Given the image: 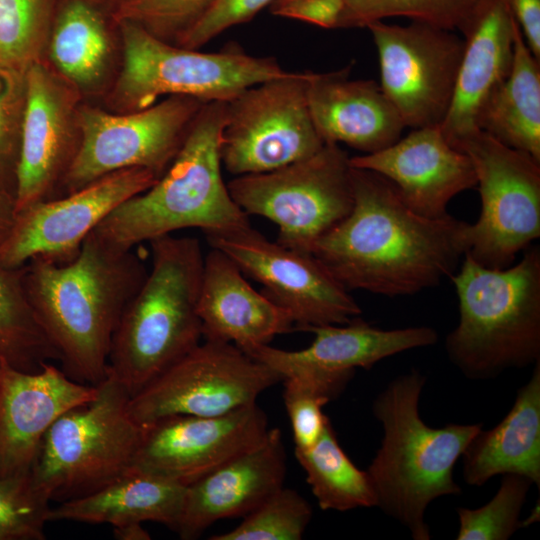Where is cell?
Returning <instances> with one entry per match:
<instances>
[{"label": "cell", "mask_w": 540, "mask_h": 540, "mask_svg": "<svg viewBox=\"0 0 540 540\" xmlns=\"http://www.w3.org/2000/svg\"><path fill=\"white\" fill-rule=\"evenodd\" d=\"M350 69L309 72V112L324 143L374 153L396 142L405 125L380 85L349 79Z\"/></svg>", "instance_id": "22"}, {"label": "cell", "mask_w": 540, "mask_h": 540, "mask_svg": "<svg viewBox=\"0 0 540 540\" xmlns=\"http://www.w3.org/2000/svg\"><path fill=\"white\" fill-rule=\"evenodd\" d=\"M507 2L529 50L540 60V0H507Z\"/></svg>", "instance_id": "42"}, {"label": "cell", "mask_w": 540, "mask_h": 540, "mask_svg": "<svg viewBox=\"0 0 540 540\" xmlns=\"http://www.w3.org/2000/svg\"><path fill=\"white\" fill-rule=\"evenodd\" d=\"M275 1H278V0H275Z\"/></svg>", "instance_id": "46"}, {"label": "cell", "mask_w": 540, "mask_h": 540, "mask_svg": "<svg viewBox=\"0 0 540 540\" xmlns=\"http://www.w3.org/2000/svg\"><path fill=\"white\" fill-rule=\"evenodd\" d=\"M185 494L186 486L130 468L102 488L50 508L48 522L74 521L115 527L153 521L175 530Z\"/></svg>", "instance_id": "28"}, {"label": "cell", "mask_w": 540, "mask_h": 540, "mask_svg": "<svg viewBox=\"0 0 540 540\" xmlns=\"http://www.w3.org/2000/svg\"><path fill=\"white\" fill-rule=\"evenodd\" d=\"M204 104L175 95L142 110L115 113L83 102L78 113L80 146L57 197L128 168L148 169L160 177Z\"/></svg>", "instance_id": "10"}, {"label": "cell", "mask_w": 540, "mask_h": 540, "mask_svg": "<svg viewBox=\"0 0 540 540\" xmlns=\"http://www.w3.org/2000/svg\"><path fill=\"white\" fill-rule=\"evenodd\" d=\"M350 165L387 178L413 211L428 218L448 215L450 200L477 185L470 158L439 126L416 128L380 151L350 157Z\"/></svg>", "instance_id": "20"}, {"label": "cell", "mask_w": 540, "mask_h": 540, "mask_svg": "<svg viewBox=\"0 0 540 540\" xmlns=\"http://www.w3.org/2000/svg\"><path fill=\"white\" fill-rule=\"evenodd\" d=\"M24 268L0 267V359L36 372L59 355L41 327L28 299Z\"/></svg>", "instance_id": "31"}, {"label": "cell", "mask_w": 540, "mask_h": 540, "mask_svg": "<svg viewBox=\"0 0 540 540\" xmlns=\"http://www.w3.org/2000/svg\"><path fill=\"white\" fill-rule=\"evenodd\" d=\"M460 320L447 335L450 360L470 379H488L540 361V249L504 269L467 253L451 276Z\"/></svg>", "instance_id": "6"}, {"label": "cell", "mask_w": 540, "mask_h": 540, "mask_svg": "<svg viewBox=\"0 0 540 540\" xmlns=\"http://www.w3.org/2000/svg\"><path fill=\"white\" fill-rule=\"evenodd\" d=\"M16 217L15 197L0 189V244L8 236Z\"/></svg>", "instance_id": "43"}, {"label": "cell", "mask_w": 540, "mask_h": 540, "mask_svg": "<svg viewBox=\"0 0 540 540\" xmlns=\"http://www.w3.org/2000/svg\"><path fill=\"white\" fill-rule=\"evenodd\" d=\"M216 0H112L116 22L132 23L151 35L178 44Z\"/></svg>", "instance_id": "37"}, {"label": "cell", "mask_w": 540, "mask_h": 540, "mask_svg": "<svg viewBox=\"0 0 540 540\" xmlns=\"http://www.w3.org/2000/svg\"><path fill=\"white\" fill-rule=\"evenodd\" d=\"M285 475L281 431L269 428L258 444L186 486L175 531L181 539L191 540L218 520L244 517L283 487Z\"/></svg>", "instance_id": "21"}, {"label": "cell", "mask_w": 540, "mask_h": 540, "mask_svg": "<svg viewBox=\"0 0 540 540\" xmlns=\"http://www.w3.org/2000/svg\"><path fill=\"white\" fill-rule=\"evenodd\" d=\"M152 264L114 332L107 374L133 396L202 338L198 315L204 256L195 237L149 241Z\"/></svg>", "instance_id": "5"}, {"label": "cell", "mask_w": 540, "mask_h": 540, "mask_svg": "<svg viewBox=\"0 0 540 540\" xmlns=\"http://www.w3.org/2000/svg\"><path fill=\"white\" fill-rule=\"evenodd\" d=\"M352 167V166H351ZM353 206L311 254L349 290L383 296L418 293L452 276L468 250L469 223L413 211L395 185L351 168Z\"/></svg>", "instance_id": "1"}, {"label": "cell", "mask_w": 540, "mask_h": 540, "mask_svg": "<svg viewBox=\"0 0 540 540\" xmlns=\"http://www.w3.org/2000/svg\"><path fill=\"white\" fill-rule=\"evenodd\" d=\"M275 0H216L210 10L177 44L199 49L225 30L250 21Z\"/></svg>", "instance_id": "40"}, {"label": "cell", "mask_w": 540, "mask_h": 540, "mask_svg": "<svg viewBox=\"0 0 540 540\" xmlns=\"http://www.w3.org/2000/svg\"><path fill=\"white\" fill-rule=\"evenodd\" d=\"M130 397L107 374L91 401L51 425L31 469L33 481L50 501L90 494L131 468L143 426L128 411Z\"/></svg>", "instance_id": "8"}, {"label": "cell", "mask_w": 540, "mask_h": 540, "mask_svg": "<svg viewBox=\"0 0 540 540\" xmlns=\"http://www.w3.org/2000/svg\"><path fill=\"white\" fill-rule=\"evenodd\" d=\"M282 380L236 345L206 340L131 396L128 411L141 426L171 415L220 416Z\"/></svg>", "instance_id": "13"}, {"label": "cell", "mask_w": 540, "mask_h": 540, "mask_svg": "<svg viewBox=\"0 0 540 540\" xmlns=\"http://www.w3.org/2000/svg\"><path fill=\"white\" fill-rule=\"evenodd\" d=\"M378 52L380 87L405 127L440 126L464 49L456 32L424 22L367 25Z\"/></svg>", "instance_id": "14"}, {"label": "cell", "mask_w": 540, "mask_h": 540, "mask_svg": "<svg viewBox=\"0 0 540 540\" xmlns=\"http://www.w3.org/2000/svg\"><path fill=\"white\" fill-rule=\"evenodd\" d=\"M425 376L417 370L398 376L378 394L373 414L383 438L368 470L377 505L400 522L414 540H429L428 505L459 495L453 467L482 424L428 426L419 413Z\"/></svg>", "instance_id": "4"}, {"label": "cell", "mask_w": 540, "mask_h": 540, "mask_svg": "<svg viewBox=\"0 0 540 540\" xmlns=\"http://www.w3.org/2000/svg\"><path fill=\"white\" fill-rule=\"evenodd\" d=\"M23 268L28 299L64 372L99 384L120 317L147 276L143 260L133 249L112 248L91 233L72 261L34 257Z\"/></svg>", "instance_id": "2"}, {"label": "cell", "mask_w": 540, "mask_h": 540, "mask_svg": "<svg viewBox=\"0 0 540 540\" xmlns=\"http://www.w3.org/2000/svg\"><path fill=\"white\" fill-rule=\"evenodd\" d=\"M312 508L297 491L284 486L245 515L233 530L211 540H300L311 520Z\"/></svg>", "instance_id": "35"}, {"label": "cell", "mask_w": 540, "mask_h": 540, "mask_svg": "<svg viewBox=\"0 0 540 540\" xmlns=\"http://www.w3.org/2000/svg\"><path fill=\"white\" fill-rule=\"evenodd\" d=\"M198 315L202 337L243 352L293 330L290 315L247 282L236 263L217 248L204 257Z\"/></svg>", "instance_id": "23"}, {"label": "cell", "mask_w": 540, "mask_h": 540, "mask_svg": "<svg viewBox=\"0 0 540 540\" xmlns=\"http://www.w3.org/2000/svg\"><path fill=\"white\" fill-rule=\"evenodd\" d=\"M536 514H539V510H537L536 513L535 511L532 512V517H533L532 521L536 520ZM530 523H531V518H527L525 521H523V523H521V527L526 526Z\"/></svg>", "instance_id": "45"}, {"label": "cell", "mask_w": 540, "mask_h": 540, "mask_svg": "<svg viewBox=\"0 0 540 540\" xmlns=\"http://www.w3.org/2000/svg\"><path fill=\"white\" fill-rule=\"evenodd\" d=\"M268 430L257 403L220 416L163 417L143 425L131 468L188 486L258 444Z\"/></svg>", "instance_id": "18"}, {"label": "cell", "mask_w": 540, "mask_h": 540, "mask_svg": "<svg viewBox=\"0 0 540 540\" xmlns=\"http://www.w3.org/2000/svg\"><path fill=\"white\" fill-rule=\"evenodd\" d=\"M493 0H345L337 29L404 16L465 36Z\"/></svg>", "instance_id": "32"}, {"label": "cell", "mask_w": 540, "mask_h": 540, "mask_svg": "<svg viewBox=\"0 0 540 540\" xmlns=\"http://www.w3.org/2000/svg\"><path fill=\"white\" fill-rule=\"evenodd\" d=\"M25 104V74L0 67V189L14 197Z\"/></svg>", "instance_id": "39"}, {"label": "cell", "mask_w": 540, "mask_h": 540, "mask_svg": "<svg viewBox=\"0 0 540 540\" xmlns=\"http://www.w3.org/2000/svg\"><path fill=\"white\" fill-rule=\"evenodd\" d=\"M26 104L16 176V213L58 196L80 146L81 92L45 59L25 73Z\"/></svg>", "instance_id": "17"}, {"label": "cell", "mask_w": 540, "mask_h": 540, "mask_svg": "<svg viewBox=\"0 0 540 540\" xmlns=\"http://www.w3.org/2000/svg\"><path fill=\"white\" fill-rule=\"evenodd\" d=\"M353 375L297 370L283 378V399L292 427L294 450H306L317 442L329 420L322 407L342 393Z\"/></svg>", "instance_id": "34"}, {"label": "cell", "mask_w": 540, "mask_h": 540, "mask_svg": "<svg viewBox=\"0 0 540 540\" xmlns=\"http://www.w3.org/2000/svg\"><path fill=\"white\" fill-rule=\"evenodd\" d=\"M206 236L212 248L264 286L262 293L285 310L299 330L346 324L361 314L349 291L311 253L270 242L252 227Z\"/></svg>", "instance_id": "15"}, {"label": "cell", "mask_w": 540, "mask_h": 540, "mask_svg": "<svg viewBox=\"0 0 540 540\" xmlns=\"http://www.w3.org/2000/svg\"><path fill=\"white\" fill-rule=\"evenodd\" d=\"M158 179L148 169H123L17 212L0 244V267L19 268L34 257L59 264L72 261L85 239L114 209Z\"/></svg>", "instance_id": "16"}, {"label": "cell", "mask_w": 540, "mask_h": 540, "mask_svg": "<svg viewBox=\"0 0 540 540\" xmlns=\"http://www.w3.org/2000/svg\"><path fill=\"white\" fill-rule=\"evenodd\" d=\"M305 331L315 335L305 349L286 351L267 344L245 353L284 378L297 370L354 373L356 368L370 369L389 356L437 341V333L430 327L382 330L357 317L346 324L313 326Z\"/></svg>", "instance_id": "25"}, {"label": "cell", "mask_w": 540, "mask_h": 540, "mask_svg": "<svg viewBox=\"0 0 540 540\" xmlns=\"http://www.w3.org/2000/svg\"><path fill=\"white\" fill-rule=\"evenodd\" d=\"M502 476L498 492L487 504L457 509V540H506L520 528V513L533 483L519 474Z\"/></svg>", "instance_id": "36"}, {"label": "cell", "mask_w": 540, "mask_h": 540, "mask_svg": "<svg viewBox=\"0 0 540 540\" xmlns=\"http://www.w3.org/2000/svg\"><path fill=\"white\" fill-rule=\"evenodd\" d=\"M119 31L120 66L103 96L105 109L115 113L148 108L163 96L229 101L290 72L274 58L249 55L238 47L200 52L161 40L132 23H119Z\"/></svg>", "instance_id": "7"}, {"label": "cell", "mask_w": 540, "mask_h": 540, "mask_svg": "<svg viewBox=\"0 0 540 540\" xmlns=\"http://www.w3.org/2000/svg\"><path fill=\"white\" fill-rule=\"evenodd\" d=\"M96 394L50 362L27 372L0 359V476L31 472L51 425Z\"/></svg>", "instance_id": "19"}, {"label": "cell", "mask_w": 540, "mask_h": 540, "mask_svg": "<svg viewBox=\"0 0 540 540\" xmlns=\"http://www.w3.org/2000/svg\"><path fill=\"white\" fill-rule=\"evenodd\" d=\"M455 148L470 158L481 197L466 253L482 266L507 268L540 236V163L482 130Z\"/></svg>", "instance_id": "11"}, {"label": "cell", "mask_w": 540, "mask_h": 540, "mask_svg": "<svg viewBox=\"0 0 540 540\" xmlns=\"http://www.w3.org/2000/svg\"><path fill=\"white\" fill-rule=\"evenodd\" d=\"M350 157L339 144L324 143L314 155L285 167L237 176L228 184L247 214L272 221L277 243L311 253L314 243L353 206Z\"/></svg>", "instance_id": "9"}, {"label": "cell", "mask_w": 540, "mask_h": 540, "mask_svg": "<svg viewBox=\"0 0 540 540\" xmlns=\"http://www.w3.org/2000/svg\"><path fill=\"white\" fill-rule=\"evenodd\" d=\"M478 127L540 163V65L518 24L510 73L483 108Z\"/></svg>", "instance_id": "29"}, {"label": "cell", "mask_w": 540, "mask_h": 540, "mask_svg": "<svg viewBox=\"0 0 540 540\" xmlns=\"http://www.w3.org/2000/svg\"><path fill=\"white\" fill-rule=\"evenodd\" d=\"M308 79L309 72H289L226 101L220 157L229 173L273 171L322 148L309 112Z\"/></svg>", "instance_id": "12"}, {"label": "cell", "mask_w": 540, "mask_h": 540, "mask_svg": "<svg viewBox=\"0 0 540 540\" xmlns=\"http://www.w3.org/2000/svg\"><path fill=\"white\" fill-rule=\"evenodd\" d=\"M113 535L119 540H149L150 534L142 527V523L132 522L113 527Z\"/></svg>", "instance_id": "44"}, {"label": "cell", "mask_w": 540, "mask_h": 540, "mask_svg": "<svg viewBox=\"0 0 540 540\" xmlns=\"http://www.w3.org/2000/svg\"><path fill=\"white\" fill-rule=\"evenodd\" d=\"M516 25L507 0H493L464 36L452 100L439 126L454 148L480 130L483 108L509 75Z\"/></svg>", "instance_id": "26"}, {"label": "cell", "mask_w": 540, "mask_h": 540, "mask_svg": "<svg viewBox=\"0 0 540 540\" xmlns=\"http://www.w3.org/2000/svg\"><path fill=\"white\" fill-rule=\"evenodd\" d=\"M46 60L83 97H103L121 61L112 0H57Z\"/></svg>", "instance_id": "24"}, {"label": "cell", "mask_w": 540, "mask_h": 540, "mask_svg": "<svg viewBox=\"0 0 540 540\" xmlns=\"http://www.w3.org/2000/svg\"><path fill=\"white\" fill-rule=\"evenodd\" d=\"M294 451L322 510L348 511L377 505L367 472L358 469L343 451L330 420L313 446Z\"/></svg>", "instance_id": "30"}, {"label": "cell", "mask_w": 540, "mask_h": 540, "mask_svg": "<svg viewBox=\"0 0 540 540\" xmlns=\"http://www.w3.org/2000/svg\"><path fill=\"white\" fill-rule=\"evenodd\" d=\"M50 502L31 472L0 476V540H44Z\"/></svg>", "instance_id": "38"}, {"label": "cell", "mask_w": 540, "mask_h": 540, "mask_svg": "<svg viewBox=\"0 0 540 540\" xmlns=\"http://www.w3.org/2000/svg\"><path fill=\"white\" fill-rule=\"evenodd\" d=\"M226 101L203 105L174 160L145 191L114 209L92 233L120 250L184 228L225 235L251 227L222 177Z\"/></svg>", "instance_id": "3"}, {"label": "cell", "mask_w": 540, "mask_h": 540, "mask_svg": "<svg viewBox=\"0 0 540 540\" xmlns=\"http://www.w3.org/2000/svg\"><path fill=\"white\" fill-rule=\"evenodd\" d=\"M535 364L503 420L488 431L481 429L464 450L467 484L482 486L496 475L513 473L540 486V361Z\"/></svg>", "instance_id": "27"}, {"label": "cell", "mask_w": 540, "mask_h": 540, "mask_svg": "<svg viewBox=\"0 0 540 540\" xmlns=\"http://www.w3.org/2000/svg\"><path fill=\"white\" fill-rule=\"evenodd\" d=\"M344 5L345 0H278L270 6V11L276 16L337 29Z\"/></svg>", "instance_id": "41"}, {"label": "cell", "mask_w": 540, "mask_h": 540, "mask_svg": "<svg viewBox=\"0 0 540 540\" xmlns=\"http://www.w3.org/2000/svg\"><path fill=\"white\" fill-rule=\"evenodd\" d=\"M57 0H0V67L25 74L46 59Z\"/></svg>", "instance_id": "33"}]
</instances>
